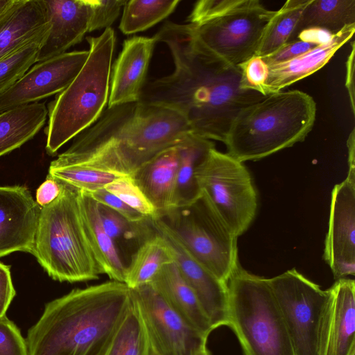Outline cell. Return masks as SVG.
<instances>
[{"label":"cell","instance_id":"obj_1","mask_svg":"<svg viewBox=\"0 0 355 355\" xmlns=\"http://www.w3.org/2000/svg\"><path fill=\"white\" fill-rule=\"evenodd\" d=\"M153 37L168 46L174 70L146 83L139 101L172 108L193 134L224 143L239 113L265 96L242 89L241 68L203 48L189 24L168 21Z\"/></svg>","mask_w":355,"mask_h":355},{"label":"cell","instance_id":"obj_2","mask_svg":"<svg viewBox=\"0 0 355 355\" xmlns=\"http://www.w3.org/2000/svg\"><path fill=\"white\" fill-rule=\"evenodd\" d=\"M193 133L176 110L141 101L107 107L78 135L49 168L84 165L131 175L164 149Z\"/></svg>","mask_w":355,"mask_h":355},{"label":"cell","instance_id":"obj_3","mask_svg":"<svg viewBox=\"0 0 355 355\" xmlns=\"http://www.w3.org/2000/svg\"><path fill=\"white\" fill-rule=\"evenodd\" d=\"M132 297L125 283L112 280L49 302L28 331V355H105Z\"/></svg>","mask_w":355,"mask_h":355},{"label":"cell","instance_id":"obj_4","mask_svg":"<svg viewBox=\"0 0 355 355\" xmlns=\"http://www.w3.org/2000/svg\"><path fill=\"white\" fill-rule=\"evenodd\" d=\"M316 104L300 90L266 95L234 119L224 144L239 162L257 161L304 140L312 130Z\"/></svg>","mask_w":355,"mask_h":355},{"label":"cell","instance_id":"obj_5","mask_svg":"<svg viewBox=\"0 0 355 355\" xmlns=\"http://www.w3.org/2000/svg\"><path fill=\"white\" fill-rule=\"evenodd\" d=\"M89 55L73 81L48 105L46 150L51 156L94 124L108 103L115 35L111 28L86 37Z\"/></svg>","mask_w":355,"mask_h":355},{"label":"cell","instance_id":"obj_6","mask_svg":"<svg viewBox=\"0 0 355 355\" xmlns=\"http://www.w3.org/2000/svg\"><path fill=\"white\" fill-rule=\"evenodd\" d=\"M60 182V196L41 207L33 255L54 280L73 283L97 279L103 273L85 233L79 190Z\"/></svg>","mask_w":355,"mask_h":355},{"label":"cell","instance_id":"obj_7","mask_svg":"<svg viewBox=\"0 0 355 355\" xmlns=\"http://www.w3.org/2000/svg\"><path fill=\"white\" fill-rule=\"evenodd\" d=\"M228 323L243 355H295L268 279L239 265L226 283Z\"/></svg>","mask_w":355,"mask_h":355},{"label":"cell","instance_id":"obj_8","mask_svg":"<svg viewBox=\"0 0 355 355\" xmlns=\"http://www.w3.org/2000/svg\"><path fill=\"white\" fill-rule=\"evenodd\" d=\"M187 251L224 283L240 265L238 237L201 191L191 205L175 207L159 218Z\"/></svg>","mask_w":355,"mask_h":355},{"label":"cell","instance_id":"obj_9","mask_svg":"<svg viewBox=\"0 0 355 355\" xmlns=\"http://www.w3.org/2000/svg\"><path fill=\"white\" fill-rule=\"evenodd\" d=\"M196 178L214 208L239 238L256 217L258 193L243 162L213 148L196 170Z\"/></svg>","mask_w":355,"mask_h":355},{"label":"cell","instance_id":"obj_10","mask_svg":"<svg viewBox=\"0 0 355 355\" xmlns=\"http://www.w3.org/2000/svg\"><path fill=\"white\" fill-rule=\"evenodd\" d=\"M295 355H318L322 322L329 298L295 268L268 279Z\"/></svg>","mask_w":355,"mask_h":355},{"label":"cell","instance_id":"obj_11","mask_svg":"<svg viewBox=\"0 0 355 355\" xmlns=\"http://www.w3.org/2000/svg\"><path fill=\"white\" fill-rule=\"evenodd\" d=\"M275 11L258 0H244L237 8L196 25L190 24L195 40L206 50L234 66L256 55Z\"/></svg>","mask_w":355,"mask_h":355},{"label":"cell","instance_id":"obj_12","mask_svg":"<svg viewBox=\"0 0 355 355\" xmlns=\"http://www.w3.org/2000/svg\"><path fill=\"white\" fill-rule=\"evenodd\" d=\"M151 351L157 355H198L207 336L187 323L150 284L131 289Z\"/></svg>","mask_w":355,"mask_h":355},{"label":"cell","instance_id":"obj_13","mask_svg":"<svg viewBox=\"0 0 355 355\" xmlns=\"http://www.w3.org/2000/svg\"><path fill=\"white\" fill-rule=\"evenodd\" d=\"M88 55L89 50L74 51L37 62L0 95V114L61 92L78 75Z\"/></svg>","mask_w":355,"mask_h":355},{"label":"cell","instance_id":"obj_14","mask_svg":"<svg viewBox=\"0 0 355 355\" xmlns=\"http://www.w3.org/2000/svg\"><path fill=\"white\" fill-rule=\"evenodd\" d=\"M323 258L337 280L355 274V180L347 178L331 194Z\"/></svg>","mask_w":355,"mask_h":355},{"label":"cell","instance_id":"obj_15","mask_svg":"<svg viewBox=\"0 0 355 355\" xmlns=\"http://www.w3.org/2000/svg\"><path fill=\"white\" fill-rule=\"evenodd\" d=\"M152 223L155 230L171 245L180 272L196 294L213 329L227 326V284L198 262L162 220L157 218Z\"/></svg>","mask_w":355,"mask_h":355},{"label":"cell","instance_id":"obj_16","mask_svg":"<svg viewBox=\"0 0 355 355\" xmlns=\"http://www.w3.org/2000/svg\"><path fill=\"white\" fill-rule=\"evenodd\" d=\"M40 209L26 187H0V257L33 254Z\"/></svg>","mask_w":355,"mask_h":355},{"label":"cell","instance_id":"obj_17","mask_svg":"<svg viewBox=\"0 0 355 355\" xmlns=\"http://www.w3.org/2000/svg\"><path fill=\"white\" fill-rule=\"evenodd\" d=\"M329 291L318 355H352L355 353V282L337 279Z\"/></svg>","mask_w":355,"mask_h":355},{"label":"cell","instance_id":"obj_18","mask_svg":"<svg viewBox=\"0 0 355 355\" xmlns=\"http://www.w3.org/2000/svg\"><path fill=\"white\" fill-rule=\"evenodd\" d=\"M155 43L153 37L142 36L123 42L111 70L108 107L140 100Z\"/></svg>","mask_w":355,"mask_h":355},{"label":"cell","instance_id":"obj_19","mask_svg":"<svg viewBox=\"0 0 355 355\" xmlns=\"http://www.w3.org/2000/svg\"><path fill=\"white\" fill-rule=\"evenodd\" d=\"M50 30L38 53L37 62L67 52L89 32V0H44Z\"/></svg>","mask_w":355,"mask_h":355},{"label":"cell","instance_id":"obj_20","mask_svg":"<svg viewBox=\"0 0 355 355\" xmlns=\"http://www.w3.org/2000/svg\"><path fill=\"white\" fill-rule=\"evenodd\" d=\"M179 146L159 153L130 176L156 209L158 218L175 208Z\"/></svg>","mask_w":355,"mask_h":355},{"label":"cell","instance_id":"obj_21","mask_svg":"<svg viewBox=\"0 0 355 355\" xmlns=\"http://www.w3.org/2000/svg\"><path fill=\"white\" fill-rule=\"evenodd\" d=\"M355 31V24L347 25L335 33L327 43L318 45L309 51L284 62L268 66V76L263 95L282 91L322 68Z\"/></svg>","mask_w":355,"mask_h":355},{"label":"cell","instance_id":"obj_22","mask_svg":"<svg viewBox=\"0 0 355 355\" xmlns=\"http://www.w3.org/2000/svg\"><path fill=\"white\" fill-rule=\"evenodd\" d=\"M149 284L182 318L208 337L214 329L175 261L164 266Z\"/></svg>","mask_w":355,"mask_h":355},{"label":"cell","instance_id":"obj_23","mask_svg":"<svg viewBox=\"0 0 355 355\" xmlns=\"http://www.w3.org/2000/svg\"><path fill=\"white\" fill-rule=\"evenodd\" d=\"M49 26L44 0H15L0 17V59Z\"/></svg>","mask_w":355,"mask_h":355},{"label":"cell","instance_id":"obj_24","mask_svg":"<svg viewBox=\"0 0 355 355\" xmlns=\"http://www.w3.org/2000/svg\"><path fill=\"white\" fill-rule=\"evenodd\" d=\"M78 201L85 233L96 262L110 279L124 283L126 265L103 227L97 202L80 190Z\"/></svg>","mask_w":355,"mask_h":355},{"label":"cell","instance_id":"obj_25","mask_svg":"<svg viewBox=\"0 0 355 355\" xmlns=\"http://www.w3.org/2000/svg\"><path fill=\"white\" fill-rule=\"evenodd\" d=\"M48 116L44 102L15 107L0 114V157L33 139Z\"/></svg>","mask_w":355,"mask_h":355},{"label":"cell","instance_id":"obj_26","mask_svg":"<svg viewBox=\"0 0 355 355\" xmlns=\"http://www.w3.org/2000/svg\"><path fill=\"white\" fill-rule=\"evenodd\" d=\"M178 146L175 207L189 205L199 197L201 191L196 178V170L215 148L213 141L193 133L187 135Z\"/></svg>","mask_w":355,"mask_h":355},{"label":"cell","instance_id":"obj_27","mask_svg":"<svg viewBox=\"0 0 355 355\" xmlns=\"http://www.w3.org/2000/svg\"><path fill=\"white\" fill-rule=\"evenodd\" d=\"M173 262L175 254L171 245L156 231L131 256L124 283L130 289L148 284L164 266Z\"/></svg>","mask_w":355,"mask_h":355},{"label":"cell","instance_id":"obj_28","mask_svg":"<svg viewBox=\"0 0 355 355\" xmlns=\"http://www.w3.org/2000/svg\"><path fill=\"white\" fill-rule=\"evenodd\" d=\"M351 24H355V0H310L293 37L311 28L325 29L335 34Z\"/></svg>","mask_w":355,"mask_h":355},{"label":"cell","instance_id":"obj_29","mask_svg":"<svg viewBox=\"0 0 355 355\" xmlns=\"http://www.w3.org/2000/svg\"><path fill=\"white\" fill-rule=\"evenodd\" d=\"M98 208L103 227L114 242L124 263L125 252L130 260L139 247L156 233L153 220L132 222L103 205L98 203Z\"/></svg>","mask_w":355,"mask_h":355},{"label":"cell","instance_id":"obj_30","mask_svg":"<svg viewBox=\"0 0 355 355\" xmlns=\"http://www.w3.org/2000/svg\"><path fill=\"white\" fill-rule=\"evenodd\" d=\"M132 301L105 355H150L151 348L137 303Z\"/></svg>","mask_w":355,"mask_h":355},{"label":"cell","instance_id":"obj_31","mask_svg":"<svg viewBox=\"0 0 355 355\" xmlns=\"http://www.w3.org/2000/svg\"><path fill=\"white\" fill-rule=\"evenodd\" d=\"M310 0H288L275 11L263 34L255 56L263 58L289 42Z\"/></svg>","mask_w":355,"mask_h":355},{"label":"cell","instance_id":"obj_32","mask_svg":"<svg viewBox=\"0 0 355 355\" xmlns=\"http://www.w3.org/2000/svg\"><path fill=\"white\" fill-rule=\"evenodd\" d=\"M180 2V0L127 1L119 28L125 35L144 31L170 15Z\"/></svg>","mask_w":355,"mask_h":355},{"label":"cell","instance_id":"obj_33","mask_svg":"<svg viewBox=\"0 0 355 355\" xmlns=\"http://www.w3.org/2000/svg\"><path fill=\"white\" fill-rule=\"evenodd\" d=\"M50 26L0 59V95L11 87L37 62L39 51L47 37Z\"/></svg>","mask_w":355,"mask_h":355},{"label":"cell","instance_id":"obj_34","mask_svg":"<svg viewBox=\"0 0 355 355\" xmlns=\"http://www.w3.org/2000/svg\"><path fill=\"white\" fill-rule=\"evenodd\" d=\"M49 175L87 193L105 188L112 182L123 176L116 173L84 165L49 168Z\"/></svg>","mask_w":355,"mask_h":355},{"label":"cell","instance_id":"obj_35","mask_svg":"<svg viewBox=\"0 0 355 355\" xmlns=\"http://www.w3.org/2000/svg\"><path fill=\"white\" fill-rule=\"evenodd\" d=\"M105 189L146 218L153 220L158 218L156 209L130 175L117 178Z\"/></svg>","mask_w":355,"mask_h":355},{"label":"cell","instance_id":"obj_36","mask_svg":"<svg viewBox=\"0 0 355 355\" xmlns=\"http://www.w3.org/2000/svg\"><path fill=\"white\" fill-rule=\"evenodd\" d=\"M91 19L89 32L110 28L125 4V0H89Z\"/></svg>","mask_w":355,"mask_h":355},{"label":"cell","instance_id":"obj_37","mask_svg":"<svg viewBox=\"0 0 355 355\" xmlns=\"http://www.w3.org/2000/svg\"><path fill=\"white\" fill-rule=\"evenodd\" d=\"M244 0H201L197 1L190 15L188 24L196 25L221 15L237 8Z\"/></svg>","mask_w":355,"mask_h":355},{"label":"cell","instance_id":"obj_38","mask_svg":"<svg viewBox=\"0 0 355 355\" xmlns=\"http://www.w3.org/2000/svg\"><path fill=\"white\" fill-rule=\"evenodd\" d=\"M241 70V87L263 95V87L268 76V66L263 60L254 56L239 65Z\"/></svg>","mask_w":355,"mask_h":355},{"label":"cell","instance_id":"obj_39","mask_svg":"<svg viewBox=\"0 0 355 355\" xmlns=\"http://www.w3.org/2000/svg\"><path fill=\"white\" fill-rule=\"evenodd\" d=\"M0 355H28L26 340L6 315L0 318Z\"/></svg>","mask_w":355,"mask_h":355},{"label":"cell","instance_id":"obj_40","mask_svg":"<svg viewBox=\"0 0 355 355\" xmlns=\"http://www.w3.org/2000/svg\"><path fill=\"white\" fill-rule=\"evenodd\" d=\"M87 193L98 203L113 209L130 221L141 222L148 219L105 188Z\"/></svg>","mask_w":355,"mask_h":355},{"label":"cell","instance_id":"obj_41","mask_svg":"<svg viewBox=\"0 0 355 355\" xmlns=\"http://www.w3.org/2000/svg\"><path fill=\"white\" fill-rule=\"evenodd\" d=\"M318 45L301 40L290 41L273 53L261 58L268 66L291 60Z\"/></svg>","mask_w":355,"mask_h":355},{"label":"cell","instance_id":"obj_42","mask_svg":"<svg viewBox=\"0 0 355 355\" xmlns=\"http://www.w3.org/2000/svg\"><path fill=\"white\" fill-rule=\"evenodd\" d=\"M15 295L10 266L0 262V318L6 315L7 309Z\"/></svg>","mask_w":355,"mask_h":355},{"label":"cell","instance_id":"obj_43","mask_svg":"<svg viewBox=\"0 0 355 355\" xmlns=\"http://www.w3.org/2000/svg\"><path fill=\"white\" fill-rule=\"evenodd\" d=\"M62 189V182L48 175L36 191V202L42 207L55 200Z\"/></svg>","mask_w":355,"mask_h":355},{"label":"cell","instance_id":"obj_44","mask_svg":"<svg viewBox=\"0 0 355 355\" xmlns=\"http://www.w3.org/2000/svg\"><path fill=\"white\" fill-rule=\"evenodd\" d=\"M351 51L346 61V79L345 87L347 88L350 103L352 112L354 115L355 111V92H354V53L355 44L354 41L351 43Z\"/></svg>","mask_w":355,"mask_h":355},{"label":"cell","instance_id":"obj_45","mask_svg":"<svg viewBox=\"0 0 355 355\" xmlns=\"http://www.w3.org/2000/svg\"><path fill=\"white\" fill-rule=\"evenodd\" d=\"M334 35L325 29L311 28L300 31L297 37L299 40L320 45L329 42Z\"/></svg>","mask_w":355,"mask_h":355},{"label":"cell","instance_id":"obj_46","mask_svg":"<svg viewBox=\"0 0 355 355\" xmlns=\"http://www.w3.org/2000/svg\"><path fill=\"white\" fill-rule=\"evenodd\" d=\"M348 148V173L346 178L355 180V129L353 128L347 141Z\"/></svg>","mask_w":355,"mask_h":355},{"label":"cell","instance_id":"obj_47","mask_svg":"<svg viewBox=\"0 0 355 355\" xmlns=\"http://www.w3.org/2000/svg\"><path fill=\"white\" fill-rule=\"evenodd\" d=\"M14 2L15 0H0V17Z\"/></svg>","mask_w":355,"mask_h":355},{"label":"cell","instance_id":"obj_48","mask_svg":"<svg viewBox=\"0 0 355 355\" xmlns=\"http://www.w3.org/2000/svg\"><path fill=\"white\" fill-rule=\"evenodd\" d=\"M150 355H157V354L151 351ZM198 355H210V353L208 351L207 348H205Z\"/></svg>","mask_w":355,"mask_h":355},{"label":"cell","instance_id":"obj_49","mask_svg":"<svg viewBox=\"0 0 355 355\" xmlns=\"http://www.w3.org/2000/svg\"><path fill=\"white\" fill-rule=\"evenodd\" d=\"M352 355H355V353H354V354H353Z\"/></svg>","mask_w":355,"mask_h":355}]
</instances>
